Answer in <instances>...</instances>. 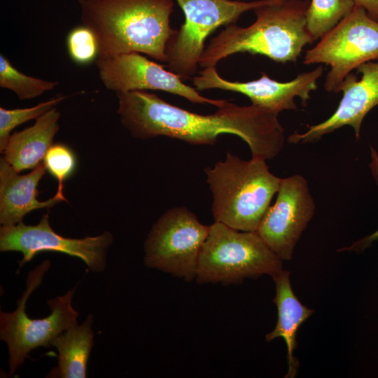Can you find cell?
Listing matches in <instances>:
<instances>
[{"instance_id":"obj_24","label":"cell","mask_w":378,"mask_h":378,"mask_svg":"<svg viewBox=\"0 0 378 378\" xmlns=\"http://www.w3.org/2000/svg\"><path fill=\"white\" fill-rule=\"evenodd\" d=\"M370 155H371V162L370 164V169L371 170L372 176L378 186V154L377 151L372 148H370ZM378 239V229L371 234L369 236L365 237V238L360 239L351 246L347 248H344L342 251H362L366 247L369 246L370 244Z\"/></svg>"},{"instance_id":"obj_9","label":"cell","mask_w":378,"mask_h":378,"mask_svg":"<svg viewBox=\"0 0 378 378\" xmlns=\"http://www.w3.org/2000/svg\"><path fill=\"white\" fill-rule=\"evenodd\" d=\"M378 59V21L363 8L354 10L309 49L303 64L330 66L324 88L340 92L346 76L360 64Z\"/></svg>"},{"instance_id":"obj_20","label":"cell","mask_w":378,"mask_h":378,"mask_svg":"<svg viewBox=\"0 0 378 378\" xmlns=\"http://www.w3.org/2000/svg\"><path fill=\"white\" fill-rule=\"evenodd\" d=\"M57 81H50L24 74L4 55H0V87L13 91L20 100L30 99L54 89Z\"/></svg>"},{"instance_id":"obj_2","label":"cell","mask_w":378,"mask_h":378,"mask_svg":"<svg viewBox=\"0 0 378 378\" xmlns=\"http://www.w3.org/2000/svg\"><path fill=\"white\" fill-rule=\"evenodd\" d=\"M82 24L94 34L98 58L139 52L166 62L174 0H78Z\"/></svg>"},{"instance_id":"obj_1","label":"cell","mask_w":378,"mask_h":378,"mask_svg":"<svg viewBox=\"0 0 378 378\" xmlns=\"http://www.w3.org/2000/svg\"><path fill=\"white\" fill-rule=\"evenodd\" d=\"M115 94L120 121L136 139L164 136L192 145H213L219 135L231 134L248 144L252 157L265 160L275 158L284 145L279 113L262 107L238 106L227 101L215 113L202 115L145 90Z\"/></svg>"},{"instance_id":"obj_23","label":"cell","mask_w":378,"mask_h":378,"mask_svg":"<svg viewBox=\"0 0 378 378\" xmlns=\"http://www.w3.org/2000/svg\"><path fill=\"white\" fill-rule=\"evenodd\" d=\"M69 57L76 64L85 65L96 60L99 45L93 31L82 24L71 29L66 38Z\"/></svg>"},{"instance_id":"obj_19","label":"cell","mask_w":378,"mask_h":378,"mask_svg":"<svg viewBox=\"0 0 378 378\" xmlns=\"http://www.w3.org/2000/svg\"><path fill=\"white\" fill-rule=\"evenodd\" d=\"M354 0H312L306 14L307 29L316 41L346 18L356 7Z\"/></svg>"},{"instance_id":"obj_14","label":"cell","mask_w":378,"mask_h":378,"mask_svg":"<svg viewBox=\"0 0 378 378\" xmlns=\"http://www.w3.org/2000/svg\"><path fill=\"white\" fill-rule=\"evenodd\" d=\"M356 69L360 78L358 80L352 73L346 76L340 88L342 98L335 112L326 120L309 126L303 133L290 135L289 143L313 142L345 125L352 127L359 139L365 116L378 104V59L365 62Z\"/></svg>"},{"instance_id":"obj_8","label":"cell","mask_w":378,"mask_h":378,"mask_svg":"<svg viewBox=\"0 0 378 378\" xmlns=\"http://www.w3.org/2000/svg\"><path fill=\"white\" fill-rule=\"evenodd\" d=\"M209 232V225L187 207L171 208L153 225L144 241V265L191 281Z\"/></svg>"},{"instance_id":"obj_7","label":"cell","mask_w":378,"mask_h":378,"mask_svg":"<svg viewBox=\"0 0 378 378\" xmlns=\"http://www.w3.org/2000/svg\"><path fill=\"white\" fill-rule=\"evenodd\" d=\"M272 0H176L184 23L169 39L165 48L168 70L182 79L197 72L207 37L222 25L236 24L240 16Z\"/></svg>"},{"instance_id":"obj_16","label":"cell","mask_w":378,"mask_h":378,"mask_svg":"<svg viewBox=\"0 0 378 378\" xmlns=\"http://www.w3.org/2000/svg\"><path fill=\"white\" fill-rule=\"evenodd\" d=\"M59 118L54 107L36 119L32 126L11 134L3 158L18 172L36 167L53 144Z\"/></svg>"},{"instance_id":"obj_13","label":"cell","mask_w":378,"mask_h":378,"mask_svg":"<svg viewBox=\"0 0 378 378\" xmlns=\"http://www.w3.org/2000/svg\"><path fill=\"white\" fill-rule=\"evenodd\" d=\"M323 70L319 65L286 82L272 79L264 72L258 79L239 82L226 80L218 74L216 66H208L193 78L192 83L198 91L220 89L242 94L251 100V104L279 113L285 110H297V97L307 106L311 92L318 88L317 81Z\"/></svg>"},{"instance_id":"obj_22","label":"cell","mask_w":378,"mask_h":378,"mask_svg":"<svg viewBox=\"0 0 378 378\" xmlns=\"http://www.w3.org/2000/svg\"><path fill=\"white\" fill-rule=\"evenodd\" d=\"M46 170L57 179V192L64 193V182L75 172L76 157L68 146L55 144L46 153L43 161Z\"/></svg>"},{"instance_id":"obj_6","label":"cell","mask_w":378,"mask_h":378,"mask_svg":"<svg viewBox=\"0 0 378 378\" xmlns=\"http://www.w3.org/2000/svg\"><path fill=\"white\" fill-rule=\"evenodd\" d=\"M50 265V261L45 260L31 270L17 308L12 312H0V339L8 346L10 376L15 374L32 350L50 347L57 336L78 324L79 313L72 304L76 288L48 300L50 314L44 318H31L26 312L29 296L41 284Z\"/></svg>"},{"instance_id":"obj_25","label":"cell","mask_w":378,"mask_h":378,"mask_svg":"<svg viewBox=\"0 0 378 378\" xmlns=\"http://www.w3.org/2000/svg\"><path fill=\"white\" fill-rule=\"evenodd\" d=\"M356 6L365 9L368 14L378 21V0H354Z\"/></svg>"},{"instance_id":"obj_21","label":"cell","mask_w":378,"mask_h":378,"mask_svg":"<svg viewBox=\"0 0 378 378\" xmlns=\"http://www.w3.org/2000/svg\"><path fill=\"white\" fill-rule=\"evenodd\" d=\"M67 97L57 96L29 108L7 109L0 107V152L2 153L10 136V132L18 126L41 115L55 107Z\"/></svg>"},{"instance_id":"obj_15","label":"cell","mask_w":378,"mask_h":378,"mask_svg":"<svg viewBox=\"0 0 378 378\" xmlns=\"http://www.w3.org/2000/svg\"><path fill=\"white\" fill-rule=\"evenodd\" d=\"M46 169L43 162L20 174L4 158L0 160V224L16 225L22 222L29 212L39 209H49L66 202L64 193L55 195L46 201H39L38 186Z\"/></svg>"},{"instance_id":"obj_11","label":"cell","mask_w":378,"mask_h":378,"mask_svg":"<svg viewBox=\"0 0 378 378\" xmlns=\"http://www.w3.org/2000/svg\"><path fill=\"white\" fill-rule=\"evenodd\" d=\"M99 79L104 87L116 92L135 90H160L182 97L193 104H209L217 108L227 100L210 99L164 66L132 52L95 60Z\"/></svg>"},{"instance_id":"obj_12","label":"cell","mask_w":378,"mask_h":378,"mask_svg":"<svg viewBox=\"0 0 378 378\" xmlns=\"http://www.w3.org/2000/svg\"><path fill=\"white\" fill-rule=\"evenodd\" d=\"M276 194L256 232L281 260H289L314 214L315 204L307 179L300 174L281 178Z\"/></svg>"},{"instance_id":"obj_18","label":"cell","mask_w":378,"mask_h":378,"mask_svg":"<svg viewBox=\"0 0 378 378\" xmlns=\"http://www.w3.org/2000/svg\"><path fill=\"white\" fill-rule=\"evenodd\" d=\"M93 315L57 336L52 342L58 352L57 366L53 372L61 378H85L94 345Z\"/></svg>"},{"instance_id":"obj_10","label":"cell","mask_w":378,"mask_h":378,"mask_svg":"<svg viewBox=\"0 0 378 378\" xmlns=\"http://www.w3.org/2000/svg\"><path fill=\"white\" fill-rule=\"evenodd\" d=\"M113 241L109 231L79 239L64 237L52 230L48 214H43L34 225L20 222L0 227V251L22 253L20 267L39 253L57 252L80 259L92 272H102L106 267L108 250Z\"/></svg>"},{"instance_id":"obj_4","label":"cell","mask_w":378,"mask_h":378,"mask_svg":"<svg viewBox=\"0 0 378 378\" xmlns=\"http://www.w3.org/2000/svg\"><path fill=\"white\" fill-rule=\"evenodd\" d=\"M265 161L254 157L243 160L227 151L223 161L204 169L214 222L256 232L281 180L271 173Z\"/></svg>"},{"instance_id":"obj_17","label":"cell","mask_w":378,"mask_h":378,"mask_svg":"<svg viewBox=\"0 0 378 378\" xmlns=\"http://www.w3.org/2000/svg\"><path fill=\"white\" fill-rule=\"evenodd\" d=\"M276 286V295L273 301L278 312L277 323L272 331L265 336L267 342L282 337L287 347L288 369L285 377H295L298 361L293 353L297 346L296 335L300 326L314 312L303 305L294 294L290 281V272L281 270L272 276Z\"/></svg>"},{"instance_id":"obj_5","label":"cell","mask_w":378,"mask_h":378,"mask_svg":"<svg viewBox=\"0 0 378 378\" xmlns=\"http://www.w3.org/2000/svg\"><path fill=\"white\" fill-rule=\"evenodd\" d=\"M281 270V259L256 232L214 222L200 255L195 280L198 284H239L247 277H272Z\"/></svg>"},{"instance_id":"obj_3","label":"cell","mask_w":378,"mask_h":378,"mask_svg":"<svg viewBox=\"0 0 378 378\" xmlns=\"http://www.w3.org/2000/svg\"><path fill=\"white\" fill-rule=\"evenodd\" d=\"M309 0H272L253 10L248 27L227 25L211 38L200 59L203 68L216 66L236 53L260 55L281 63L295 62L307 44L314 42L307 29Z\"/></svg>"}]
</instances>
